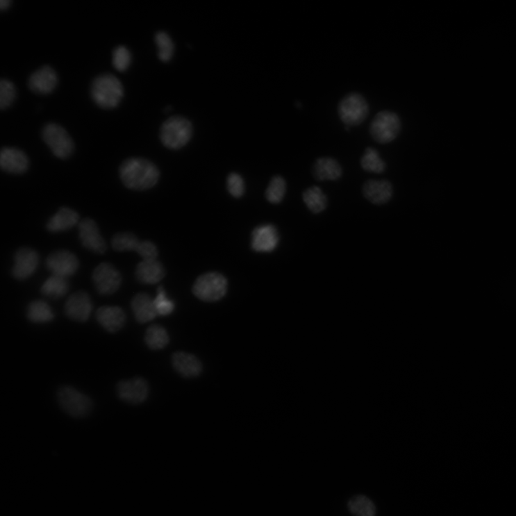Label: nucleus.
Here are the masks:
<instances>
[{
	"label": "nucleus",
	"instance_id": "nucleus-1",
	"mask_svg": "<svg viewBox=\"0 0 516 516\" xmlns=\"http://www.w3.org/2000/svg\"><path fill=\"white\" fill-rule=\"evenodd\" d=\"M124 185L133 190H146L158 183L160 172L153 163L140 157H131L125 160L119 169Z\"/></svg>",
	"mask_w": 516,
	"mask_h": 516
},
{
	"label": "nucleus",
	"instance_id": "nucleus-2",
	"mask_svg": "<svg viewBox=\"0 0 516 516\" xmlns=\"http://www.w3.org/2000/svg\"><path fill=\"white\" fill-rule=\"evenodd\" d=\"M91 96L95 104L101 108L114 109L119 106L124 98V85L115 75L101 74L92 82Z\"/></svg>",
	"mask_w": 516,
	"mask_h": 516
},
{
	"label": "nucleus",
	"instance_id": "nucleus-3",
	"mask_svg": "<svg viewBox=\"0 0 516 516\" xmlns=\"http://www.w3.org/2000/svg\"><path fill=\"white\" fill-rule=\"evenodd\" d=\"M193 131V126L190 120L181 116L172 117L161 126L160 140L167 149H181L190 142Z\"/></svg>",
	"mask_w": 516,
	"mask_h": 516
},
{
	"label": "nucleus",
	"instance_id": "nucleus-4",
	"mask_svg": "<svg viewBox=\"0 0 516 516\" xmlns=\"http://www.w3.org/2000/svg\"><path fill=\"white\" fill-rule=\"evenodd\" d=\"M401 122L395 112L381 110L374 117L369 126L372 138L378 144H388L394 142L399 135Z\"/></svg>",
	"mask_w": 516,
	"mask_h": 516
},
{
	"label": "nucleus",
	"instance_id": "nucleus-5",
	"mask_svg": "<svg viewBox=\"0 0 516 516\" xmlns=\"http://www.w3.org/2000/svg\"><path fill=\"white\" fill-rule=\"evenodd\" d=\"M369 105L360 93L353 92L345 96L338 105V115L347 127L361 125L368 117Z\"/></svg>",
	"mask_w": 516,
	"mask_h": 516
},
{
	"label": "nucleus",
	"instance_id": "nucleus-6",
	"mask_svg": "<svg viewBox=\"0 0 516 516\" xmlns=\"http://www.w3.org/2000/svg\"><path fill=\"white\" fill-rule=\"evenodd\" d=\"M228 285V280L223 275L210 272L200 276L196 280L192 292L201 301L215 302L226 295Z\"/></svg>",
	"mask_w": 516,
	"mask_h": 516
},
{
	"label": "nucleus",
	"instance_id": "nucleus-7",
	"mask_svg": "<svg viewBox=\"0 0 516 516\" xmlns=\"http://www.w3.org/2000/svg\"><path fill=\"white\" fill-rule=\"evenodd\" d=\"M42 138L60 160L69 158L74 153V141L68 131L60 125L50 123L44 126L42 130Z\"/></svg>",
	"mask_w": 516,
	"mask_h": 516
},
{
	"label": "nucleus",
	"instance_id": "nucleus-8",
	"mask_svg": "<svg viewBox=\"0 0 516 516\" xmlns=\"http://www.w3.org/2000/svg\"><path fill=\"white\" fill-rule=\"evenodd\" d=\"M62 409L75 417H82L92 411L93 403L89 397L72 387H63L58 392Z\"/></svg>",
	"mask_w": 516,
	"mask_h": 516
},
{
	"label": "nucleus",
	"instance_id": "nucleus-9",
	"mask_svg": "<svg viewBox=\"0 0 516 516\" xmlns=\"http://www.w3.org/2000/svg\"><path fill=\"white\" fill-rule=\"evenodd\" d=\"M93 280L98 292L107 296L117 292L122 279L115 267L110 263H103L96 267Z\"/></svg>",
	"mask_w": 516,
	"mask_h": 516
},
{
	"label": "nucleus",
	"instance_id": "nucleus-10",
	"mask_svg": "<svg viewBox=\"0 0 516 516\" xmlns=\"http://www.w3.org/2000/svg\"><path fill=\"white\" fill-rule=\"evenodd\" d=\"M47 266L53 275L69 278L78 271L79 261L72 252L60 251L51 254L47 260Z\"/></svg>",
	"mask_w": 516,
	"mask_h": 516
},
{
	"label": "nucleus",
	"instance_id": "nucleus-11",
	"mask_svg": "<svg viewBox=\"0 0 516 516\" xmlns=\"http://www.w3.org/2000/svg\"><path fill=\"white\" fill-rule=\"evenodd\" d=\"M58 84L56 72L50 65H43L31 74L28 79V87L39 95L52 94Z\"/></svg>",
	"mask_w": 516,
	"mask_h": 516
},
{
	"label": "nucleus",
	"instance_id": "nucleus-12",
	"mask_svg": "<svg viewBox=\"0 0 516 516\" xmlns=\"http://www.w3.org/2000/svg\"><path fill=\"white\" fill-rule=\"evenodd\" d=\"M78 231L81 241L85 249L96 253L103 254L106 252V243L93 219L85 218L81 220Z\"/></svg>",
	"mask_w": 516,
	"mask_h": 516
},
{
	"label": "nucleus",
	"instance_id": "nucleus-13",
	"mask_svg": "<svg viewBox=\"0 0 516 516\" xmlns=\"http://www.w3.org/2000/svg\"><path fill=\"white\" fill-rule=\"evenodd\" d=\"M65 313L69 319L78 322H86L91 316L93 303L91 298L83 291L72 295L65 305Z\"/></svg>",
	"mask_w": 516,
	"mask_h": 516
},
{
	"label": "nucleus",
	"instance_id": "nucleus-14",
	"mask_svg": "<svg viewBox=\"0 0 516 516\" xmlns=\"http://www.w3.org/2000/svg\"><path fill=\"white\" fill-rule=\"evenodd\" d=\"M39 265V256L33 249H19L15 256L13 276L17 280L24 281L33 276Z\"/></svg>",
	"mask_w": 516,
	"mask_h": 516
},
{
	"label": "nucleus",
	"instance_id": "nucleus-15",
	"mask_svg": "<svg viewBox=\"0 0 516 516\" xmlns=\"http://www.w3.org/2000/svg\"><path fill=\"white\" fill-rule=\"evenodd\" d=\"M119 397L126 402L138 405L144 402L149 394V386L145 379L134 378L123 381L118 385Z\"/></svg>",
	"mask_w": 516,
	"mask_h": 516
},
{
	"label": "nucleus",
	"instance_id": "nucleus-16",
	"mask_svg": "<svg viewBox=\"0 0 516 516\" xmlns=\"http://www.w3.org/2000/svg\"><path fill=\"white\" fill-rule=\"evenodd\" d=\"M277 228L273 224H263L252 233V249L258 253H271L276 250L279 242Z\"/></svg>",
	"mask_w": 516,
	"mask_h": 516
},
{
	"label": "nucleus",
	"instance_id": "nucleus-17",
	"mask_svg": "<svg viewBox=\"0 0 516 516\" xmlns=\"http://www.w3.org/2000/svg\"><path fill=\"white\" fill-rule=\"evenodd\" d=\"M29 165L27 154L17 148L4 147L0 153V166L6 172L24 174L28 171Z\"/></svg>",
	"mask_w": 516,
	"mask_h": 516
},
{
	"label": "nucleus",
	"instance_id": "nucleus-18",
	"mask_svg": "<svg viewBox=\"0 0 516 516\" xmlns=\"http://www.w3.org/2000/svg\"><path fill=\"white\" fill-rule=\"evenodd\" d=\"M365 197L375 206H383L392 199L394 189L388 181H369L363 186Z\"/></svg>",
	"mask_w": 516,
	"mask_h": 516
},
{
	"label": "nucleus",
	"instance_id": "nucleus-19",
	"mask_svg": "<svg viewBox=\"0 0 516 516\" xmlns=\"http://www.w3.org/2000/svg\"><path fill=\"white\" fill-rule=\"evenodd\" d=\"M313 174L318 181H338L342 176L341 164L332 157H320L313 166Z\"/></svg>",
	"mask_w": 516,
	"mask_h": 516
},
{
	"label": "nucleus",
	"instance_id": "nucleus-20",
	"mask_svg": "<svg viewBox=\"0 0 516 516\" xmlns=\"http://www.w3.org/2000/svg\"><path fill=\"white\" fill-rule=\"evenodd\" d=\"M99 323L108 332L119 331L126 322V314L118 306H103L97 312Z\"/></svg>",
	"mask_w": 516,
	"mask_h": 516
},
{
	"label": "nucleus",
	"instance_id": "nucleus-21",
	"mask_svg": "<svg viewBox=\"0 0 516 516\" xmlns=\"http://www.w3.org/2000/svg\"><path fill=\"white\" fill-rule=\"evenodd\" d=\"M163 264L156 260H144L137 267L136 277L142 283L156 284L165 276Z\"/></svg>",
	"mask_w": 516,
	"mask_h": 516
},
{
	"label": "nucleus",
	"instance_id": "nucleus-22",
	"mask_svg": "<svg viewBox=\"0 0 516 516\" xmlns=\"http://www.w3.org/2000/svg\"><path fill=\"white\" fill-rule=\"evenodd\" d=\"M172 364L176 371L185 377H195L203 370V365L194 355L176 352L172 356Z\"/></svg>",
	"mask_w": 516,
	"mask_h": 516
},
{
	"label": "nucleus",
	"instance_id": "nucleus-23",
	"mask_svg": "<svg viewBox=\"0 0 516 516\" xmlns=\"http://www.w3.org/2000/svg\"><path fill=\"white\" fill-rule=\"evenodd\" d=\"M134 317L140 323H147L154 319L157 315L153 299L145 293H141L134 297L131 302Z\"/></svg>",
	"mask_w": 516,
	"mask_h": 516
},
{
	"label": "nucleus",
	"instance_id": "nucleus-24",
	"mask_svg": "<svg viewBox=\"0 0 516 516\" xmlns=\"http://www.w3.org/2000/svg\"><path fill=\"white\" fill-rule=\"evenodd\" d=\"M78 221L79 215L76 211L62 208L50 219L47 229L51 233L69 231L76 226Z\"/></svg>",
	"mask_w": 516,
	"mask_h": 516
},
{
	"label": "nucleus",
	"instance_id": "nucleus-25",
	"mask_svg": "<svg viewBox=\"0 0 516 516\" xmlns=\"http://www.w3.org/2000/svg\"><path fill=\"white\" fill-rule=\"evenodd\" d=\"M303 203L313 214H321L328 205V199L323 190L318 186L308 188L303 193Z\"/></svg>",
	"mask_w": 516,
	"mask_h": 516
},
{
	"label": "nucleus",
	"instance_id": "nucleus-26",
	"mask_svg": "<svg viewBox=\"0 0 516 516\" xmlns=\"http://www.w3.org/2000/svg\"><path fill=\"white\" fill-rule=\"evenodd\" d=\"M347 508L353 516H376L374 502L365 495L358 494L350 499Z\"/></svg>",
	"mask_w": 516,
	"mask_h": 516
},
{
	"label": "nucleus",
	"instance_id": "nucleus-27",
	"mask_svg": "<svg viewBox=\"0 0 516 516\" xmlns=\"http://www.w3.org/2000/svg\"><path fill=\"white\" fill-rule=\"evenodd\" d=\"M69 290V283L67 278L53 275L42 284L41 293L44 297L59 299L68 293Z\"/></svg>",
	"mask_w": 516,
	"mask_h": 516
},
{
	"label": "nucleus",
	"instance_id": "nucleus-28",
	"mask_svg": "<svg viewBox=\"0 0 516 516\" xmlns=\"http://www.w3.org/2000/svg\"><path fill=\"white\" fill-rule=\"evenodd\" d=\"M360 164L365 171L374 174H383L387 169L385 161L381 158L379 152L373 147H367L365 149Z\"/></svg>",
	"mask_w": 516,
	"mask_h": 516
},
{
	"label": "nucleus",
	"instance_id": "nucleus-29",
	"mask_svg": "<svg viewBox=\"0 0 516 516\" xmlns=\"http://www.w3.org/2000/svg\"><path fill=\"white\" fill-rule=\"evenodd\" d=\"M27 315L31 322L36 324L51 322L55 316L51 306L43 301L32 302L28 308Z\"/></svg>",
	"mask_w": 516,
	"mask_h": 516
},
{
	"label": "nucleus",
	"instance_id": "nucleus-30",
	"mask_svg": "<svg viewBox=\"0 0 516 516\" xmlns=\"http://www.w3.org/2000/svg\"><path fill=\"white\" fill-rule=\"evenodd\" d=\"M145 342L151 349L160 350L169 344V336L164 327L153 325L146 332Z\"/></svg>",
	"mask_w": 516,
	"mask_h": 516
},
{
	"label": "nucleus",
	"instance_id": "nucleus-31",
	"mask_svg": "<svg viewBox=\"0 0 516 516\" xmlns=\"http://www.w3.org/2000/svg\"><path fill=\"white\" fill-rule=\"evenodd\" d=\"M154 40L158 50L157 55L159 59L163 63L171 61L174 54L175 47L170 35L167 32L159 31L156 33Z\"/></svg>",
	"mask_w": 516,
	"mask_h": 516
},
{
	"label": "nucleus",
	"instance_id": "nucleus-32",
	"mask_svg": "<svg viewBox=\"0 0 516 516\" xmlns=\"http://www.w3.org/2000/svg\"><path fill=\"white\" fill-rule=\"evenodd\" d=\"M112 247L117 251H136L138 253L142 242L135 235L131 233H121L114 236L111 241Z\"/></svg>",
	"mask_w": 516,
	"mask_h": 516
},
{
	"label": "nucleus",
	"instance_id": "nucleus-33",
	"mask_svg": "<svg viewBox=\"0 0 516 516\" xmlns=\"http://www.w3.org/2000/svg\"><path fill=\"white\" fill-rule=\"evenodd\" d=\"M286 183L281 176H274L267 188L265 196L272 204L281 203L286 193Z\"/></svg>",
	"mask_w": 516,
	"mask_h": 516
},
{
	"label": "nucleus",
	"instance_id": "nucleus-34",
	"mask_svg": "<svg viewBox=\"0 0 516 516\" xmlns=\"http://www.w3.org/2000/svg\"><path fill=\"white\" fill-rule=\"evenodd\" d=\"M132 62V55L124 46L117 47L112 53V64L119 72H126Z\"/></svg>",
	"mask_w": 516,
	"mask_h": 516
},
{
	"label": "nucleus",
	"instance_id": "nucleus-35",
	"mask_svg": "<svg viewBox=\"0 0 516 516\" xmlns=\"http://www.w3.org/2000/svg\"><path fill=\"white\" fill-rule=\"evenodd\" d=\"M155 308L158 316H168L174 310V303L168 299L166 291L163 286L157 290L156 297L153 299Z\"/></svg>",
	"mask_w": 516,
	"mask_h": 516
},
{
	"label": "nucleus",
	"instance_id": "nucleus-36",
	"mask_svg": "<svg viewBox=\"0 0 516 516\" xmlns=\"http://www.w3.org/2000/svg\"><path fill=\"white\" fill-rule=\"evenodd\" d=\"M16 98V88L8 79L0 81V108L6 110L14 103Z\"/></svg>",
	"mask_w": 516,
	"mask_h": 516
},
{
	"label": "nucleus",
	"instance_id": "nucleus-37",
	"mask_svg": "<svg viewBox=\"0 0 516 516\" xmlns=\"http://www.w3.org/2000/svg\"><path fill=\"white\" fill-rule=\"evenodd\" d=\"M227 187L230 194L235 197H241L244 192L243 178L237 173H231L227 179Z\"/></svg>",
	"mask_w": 516,
	"mask_h": 516
},
{
	"label": "nucleus",
	"instance_id": "nucleus-38",
	"mask_svg": "<svg viewBox=\"0 0 516 516\" xmlns=\"http://www.w3.org/2000/svg\"><path fill=\"white\" fill-rule=\"evenodd\" d=\"M138 253L144 260H156L157 256H158V251H157L156 246L153 242L143 241Z\"/></svg>",
	"mask_w": 516,
	"mask_h": 516
},
{
	"label": "nucleus",
	"instance_id": "nucleus-39",
	"mask_svg": "<svg viewBox=\"0 0 516 516\" xmlns=\"http://www.w3.org/2000/svg\"><path fill=\"white\" fill-rule=\"evenodd\" d=\"M12 3L11 0H1V1H0V10L2 11L8 10Z\"/></svg>",
	"mask_w": 516,
	"mask_h": 516
}]
</instances>
